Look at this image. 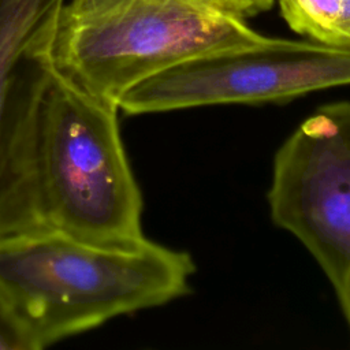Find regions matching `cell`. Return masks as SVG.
Instances as JSON below:
<instances>
[{
    "instance_id": "cell-1",
    "label": "cell",
    "mask_w": 350,
    "mask_h": 350,
    "mask_svg": "<svg viewBox=\"0 0 350 350\" xmlns=\"http://www.w3.org/2000/svg\"><path fill=\"white\" fill-rule=\"evenodd\" d=\"M191 256L144 235L98 242L46 226L0 235V298L34 350L190 293Z\"/></svg>"
},
{
    "instance_id": "cell-2",
    "label": "cell",
    "mask_w": 350,
    "mask_h": 350,
    "mask_svg": "<svg viewBox=\"0 0 350 350\" xmlns=\"http://www.w3.org/2000/svg\"><path fill=\"white\" fill-rule=\"evenodd\" d=\"M116 103L53 71L31 137V186L40 226L98 242L142 237V194L120 137Z\"/></svg>"
},
{
    "instance_id": "cell-3",
    "label": "cell",
    "mask_w": 350,
    "mask_h": 350,
    "mask_svg": "<svg viewBox=\"0 0 350 350\" xmlns=\"http://www.w3.org/2000/svg\"><path fill=\"white\" fill-rule=\"evenodd\" d=\"M265 37L243 18L196 0H68L49 59L64 79L118 104L130 88L175 64Z\"/></svg>"
},
{
    "instance_id": "cell-4",
    "label": "cell",
    "mask_w": 350,
    "mask_h": 350,
    "mask_svg": "<svg viewBox=\"0 0 350 350\" xmlns=\"http://www.w3.org/2000/svg\"><path fill=\"white\" fill-rule=\"evenodd\" d=\"M267 198L272 221L324 271L350 331V101L317 108L282 144Z\"/></svg>"
},
{
    "instance_id": "cell-5",
    "label": "cell",
    "mask_w": 350,
    "mask_h": 350,
    "mask_svg": "<svg viewBox=\"0 0 350 350\" xmlns=\"http://www.w3.org/2000/svg\"><path fill=\"white\" fill-rule=\"evenodd\" d=\"M350 85V48L310 40L264 41L175 64L130 88L118 101L126 115L215 104L284 103Z\"/></svg>"
},
{
    "instance_id": "cell-6",
    "label": "cell",
    "mask_w": 350,
    "mask_h": 350,
    "mask_svg": "<svg viewBox=\"0 0 350 350\" xmlns=\"http://www.w3.org/2000/svg\"><path fill=\"white\" fill-rule=\"evenodd\" d=\"M66 0H0V235L40 226L31 137L52 72L49 51Z\"/></svg>"
},
{
    "instance_id": "cell-7",
    "label": "cell",
    "mask_w": 350,
    "mask_h": 350,
    "mask_svg": "<svg viewBox=\"0 0 350 350\" xmlns=\"http://www.w3.org/2000/svg\"><path fill=\"white\" fill-rule=\"evenodd\" d=\"M288 27L310 41L350 48V0H278Z\"/></svg>"
},
{
    "instance_id": "cell-8",
    "label": "cell",
    "mask_w": 350,
    "mask_h": 350,
    "mask_svg": "<svg viewBox=\"0 0 350 350\" xmlns=\"http://www.w3.org/2000/svg\"><path fill=\"white\" fill-rule=\"evenodd\" d=\"M0 350H34L7 305L0 298Z\"/></svg>"
},
{
    "instance_id": "cell-9",
    "label": "cell",
    "mask_w": 350,
    "mask_h": 350,
    "mask_svg": "<svg viewBox=\"0 0 350 350\" xmlns=\"http://www.w3.org/2000/svg\"><path fill=\"white\" fill-rule=\"evenodd\" d=\"M241 18H249L268 11L275 0H196Z\"/></svg>"
}]
</instances>
